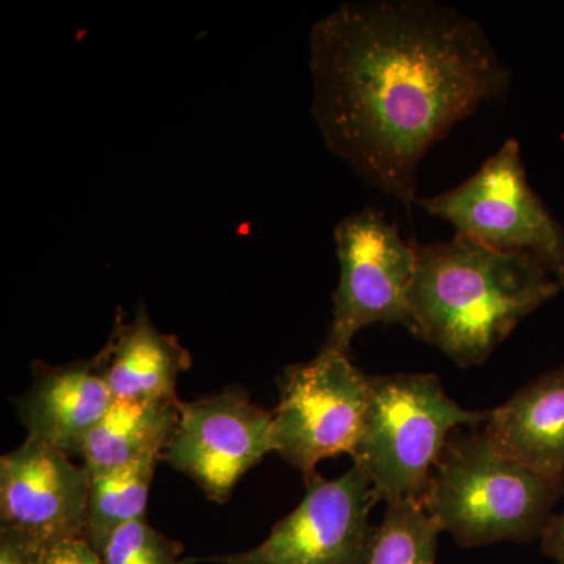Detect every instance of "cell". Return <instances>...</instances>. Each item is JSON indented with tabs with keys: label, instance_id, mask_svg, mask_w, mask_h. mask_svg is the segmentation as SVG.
Returning <instances> with one entry per match:
<instances>
[{
	"label": "cell",
	"instance_id": "cell-18",
	"mask_svg": "<svg viewBox=\"0 0 564 564\" xmlns=\"http://www.w3.org/2000/svg\"><path fill=\"white\" fill-rule=\"evenodd\" d=\"M40 564H102L85 538L58 541L41 549Z\"/></svg>",
	"mask_w": 564,
	"mask_h": 564
},
{
	"label": "cell",
	"instance_id": "cell-20",
	"mask_svg": "<svg viewBox=\"0 0 564 564\" xmlns=\"http://www.w3.org/2000/svg\"><path fill=\"white\" fill-rule=\"evenodd\" d=\"M541 547L545 555L558 564H564V511L562 514L552 516L541 536Z\"/></svg>",
	"mask_w": 564,
	"mask_h": 564
},
{
	"label": "cell",
	"instance_id": "cell-15",
	"mask_svg": "<svg viewBox=\"0 0 564 564\" xmlns=\"http://www.w3.org/2000/svg\"><path fill=\"white\" fill-rule=\"evenodd\" d=\"M159 459L90 475L85 540L99 551L111 534L137 519L147 518L148 499Z\"/></svg>",
	"mask_w": 564,
	"mask_h": 564
},
{
	"label": "cell",
	"instance_id": "cell-16",
	"mask_svg": "<svg viewBox=\"0 0 564 564\" xmlns=\"http://www.w3.org/2000/svg\"><path fill=\"white\" fill-rule=\"evenodd\" d=\"M441 533L421 502L388 503L383 521L373 527L366 564H437Z\"/></svg>",
	"mask_w": 564,
	"mask_h": 564
},
{
	"label": "cell",
	"instance_id": "cell-2",
	"mask_svg": "<svg viewBox=\"0 0 564 564\" xmlns=\"http://www.w3.org/2000/svg\"><path fill=\"white\" fill-rule=\"evenodd\" d=\"M410 332L459 367L480 366L525 317L564 285L527 252L494 250L456 236L415 243Z\"/></svg>",
	"mask_w": 564,
	"mask_h": 564
},
{
	"label": "cell",
	"instance_id": "cell-6",
	"mask_svg": "<svg viewBox=\"0 0 564 564\" xmlns=\"http://www.w3.org/2000/svg\"><path fill=\"white\" fill-rule=\"evenodd\" d=\"M278 389L273 452L296 467L304 481L317 475L318 463L352 455L366 422L370 377L348 352L323 347L311 361L285 367Z\"/></svg>",
	"mask_w": 564,
	"mask_h": 564
},
{
	"label": "cell",
	"instance_id": "cell-14",
	"mask_svg": "<svg viewBox=\"0 0 564 564\" xmlns=\"http://www.w3.org/2000/svg\"><path fill=\"white\" fill-rule=\"evenodd\" d=\"M181 403L113 400L82 445L85 469L95 475L144 459H162L176 429Z\"/></svg>",
	"mask_w": 564,
	"mask_h": 564
},
{
	"label": "cell",
	"instance_id": "cell-3",
	"mask_svg": "<svg viewBox=\"0 0 564 564\" xmlns=\"http://www.w3.org/2000/svg\"><path fill=\"white\" fill-rule=\"evenodd\" d=\"M564 481L500 454L485 433L455 430L434 469L423 507L462 547L543 536Z\"/></svg>",
	"mask_w": 564,
	"mask_h": 564
},
{
	"label": "cell",
	"instance_id": "cell-1",
	"mask_svg": "<svg viewBox=\"0 0 564 564\" xmlns=\"http://www.w3.org/2000/svg\"><path fill=\"white\" fill-rule=\"evenodd\" d=\"M310 66L326 147L408 214L426 152L511 85L485 29L433 0L337 7L311 29Z\"/></svg>",
	"mask_w": 564,
	"mask_h": 564
},
{
	"label": "cell",
	"instance_id": "cell-17",
	"mask_svg": "<svg viewBox=\"0 0 564 564\" xmlns=\"http://www.w3.org/2000/svg\"><path fill=\"white\" fill-rule=\"evenodd\" d=\"M98 555L102 564H181L177 545L147 518L117 530Z\"/></svg>",
	"mask_w": 564,
	"mask_h": 564
},
{
	"label": "cell",
	"instance_id": "cell-12",
	"mask_svg": "<svg viewBox=\"0 0 564 564\" xmlns=\"http://www.w3.org/2000/svg\"><path fill=\"white\" fill-rule=\"evenodd\" d=\"M102 375L113 400L177 403L181 373L192 356L173 334L161 332L140 303L131 322L118 318L109 343L98 352Z\"/></svg>",
	"mask_w": 564,
	"mask_h": 564
},
{
	"label": "cell",
	"instance_id": "cell-11",
	"mask_svg": "<svg viewBox=\"0 0 564 564\" xmlns=\"http://www.w3.org/2000/svg\"><path fill=\"white\" fill-rule=\"evenodd\" d=\"M32 384L13 404L29 436L79 455L88 433L113 403L99 355L63 366L35 361Z\"/></svg>",
	"mask_w": 564,
	"mask_h": 564
},
{
	"label": "cell",
	"instance_id": "cell-4",
	"mask_svg": "<svg viewBox=\"0 0 564 564\" xmlns=\"http://www.w3.org/2000/svg\"><path fill=\"white\" fill-rule=\"evenodd\" d=\"M489 414L459 406L433 373L370 377L369 406L352 466L369 477L386 503L423 505L451 434L488 422Z\"/></svg>",
	"mask_w": 564,
	"mask_h": 564
},
{
	"label": "cell",
	"instance_id": "cell-9",
	"mask_svg": "<svg viewBox=\"0 0 564 564\" xmlns=\"http://www.w3.org/2000/svg\"><path fill=\"white\" fill-rule=\"evenodd\" d=\"M273 452L272 413L242 386L182 402L162 459L191 478L215 503H226L245 474Z\"/></svg>",
	"mask_w": 564,
	"mask_h": 564
},
{
	"label": "cell",
	"instance_id": "cell-19",
	"mask_svg": "<svg viewBox=\"0 0 564 564\" xmlns=\"http://www.w3.org/2000/svg\"><path fill=\"white\" fill-rule=\"evenodd\" d=\"M41 549L21 534L0 530V564H40Z\"/></svg>",
	"mask_w": 564,
	"mask_h": 564
},
{
	"label": "cell",
	"instance_id": "cell-7",
	"mask_svg": "<svg viewBox=\"0 0 564 564\" xmlns=\"http://www.w3.org/2000/svg\"><path fill=\"white\" fill-rule=\"evenodd\" d=\"M339 284L333 295V318L325 348L348 352L367 326L402 325L410 332V291L415 242L375 207L352 212L334 228Z\"/></svg>",
	"mask_w": 564,
	"mask_h": 564
},
{
	"label": "cell",
	"instance_id": "cell-8",
	"mask_svg": "<svg viewBox=\"0 0 564 564\" xmlns=\"http://www.w3.org/2000/svg\"><path fill=\"white\" fill-rule=\"evenodd\" d=\"M380 497L359 467L340 477L315 475L291 514L256 547L210 556L215 564H366L372 540L370 511Z\"/></svg>",
	"mask_w": 564,
	"mask_h": 564
},
{
	"label": "cell",
	"instance_id": "cell-5",
	"mask_svg": "<svg viewBox=\"0 0 564 564\" xmlns=\"http://www.w3.org/2000/svg\"><path fill=\"white\" fill-rule=\"evenodd\" d=\"M415 206L451 223L456 236L494 250L534 256L564 285V229L530 185L518 140L505 141L462 184L440 195L419 196Z\"/></svg>",
	"mask_w": 564,
	"mask_h": 564
},
{
	"label": "cell",
	"instance_id": "cell-13",
	"mask_svg": "<svg viewBox=\"0 0 564 564\" xmlns=\"http://www.w3.org/2000/svg\"><path fill=\"white\" fill-rule=\"evenodd\" d=\"M484 433L500 454L564 481V366L491 411Z\"/></svg>",
	"mask_w": 564,
	"mask_h": 564
},
{
	"label": "cell",
	"instance_id": "cell-10",
	"mask_svg": "<svg viewBox=\"0 0 564 564\" xmlns=\"http://www.w3.org/2000/svg\"><path fill=\"white\" fill-rule=\"evenodd\" d=\"M70 456L28 436L0 458V530L46 547L85 538L90 474Z\"/></svg>",
	"mask_w": 564,
	"mask_h": 564
}]
</instances>
